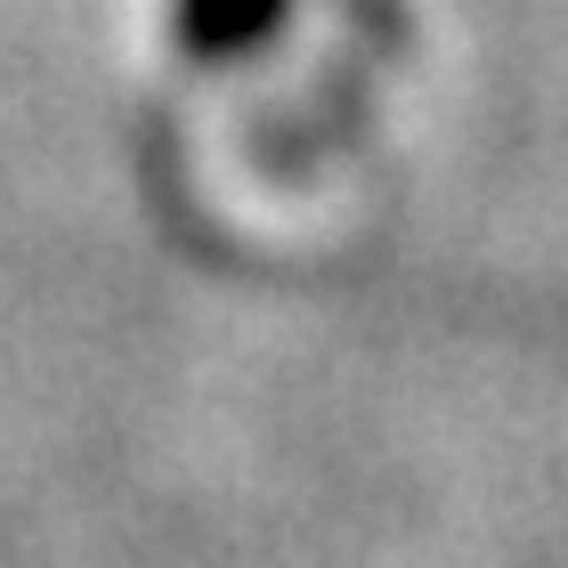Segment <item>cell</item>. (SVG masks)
<instances>
[{"instance_id":"obj_1","label":"cell","mask_w":568,"mask_h":568,"mask_svg":"<svg viewBox=\"0 0 568 568\" xmlns=\"http://www.w3.org/2000/svg\"><path fill=\"white\" fill-rule=\"evenodd\" d=\"M284 0H171V33L195 49V58H244L276 33Z\"/></svg>"}]
</instances>
